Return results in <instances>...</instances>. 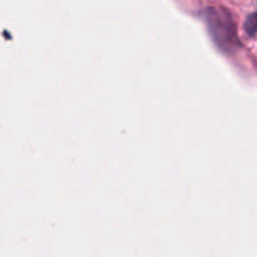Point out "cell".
Instances as JSON below:
<instances>
[{"instance_id":"6da1fadb","label":"cell","mask_w":257,"mask_h":257,"mask_svg":"<svg viewBox=\"0 0 257 257\" xmlns=\"http://www.w3.org/2000/svg\"><path fill=\"white\" fill-rule=\"evenodd\" d=\"M245 29L250 35H253L257 32V13H253L247 18L245 23Z\"/></svg>"}]
</instances>
